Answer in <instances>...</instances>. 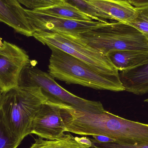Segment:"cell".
Here are the masks:
<instances>
[{
    "label": "cell",
    "mask_w": 148,
    "mask_h": 148,
    "mask_svg": "<svg viewBox=\"0 0 148 148\" xmlns=\"http://www.w3.org/2000/svg\"><path fill=\"white\" fill-rule=\"evenodd\" d=\"M144 101H145V102L148 103V98H147V99H146Z\"/></svg>",
    "instance_id": "26"
},
{
    "label": "cell",
    "mask_w": 148,
    "mask_h": 148,
    "mask_svg": "<svg viewBox=\"0 0 148 148\" xmlns=\"http://www.w3.org/2000/svg\"><path fill=\"white\" fill-rule=\"evenodd\" d=\"M121 72L135 69L148 64V52L138 50H114L107 54Z\"/></svg>",
    "instance_id": "12"
},
{
    "label": "cell",
    "mask_w": 148,
    "mask_h": 148,
    "mask_svg": "<svg viewBox=\"0 0 148 148\" xmlns=\"http://www.w3.org/2000/svg\"><path fill=\"white\" fill-rule=\"evenodd\" d=\"M51 50L48 73L68 84H79L101 90H125L119 75L100 73L86 63L62 50L49 45Z\"/></svg>",
    "instance_id": "2"
},
{
    "label": "cell",
    "mask_w": 148,
    "mask_h": 148,
    "mask_svg": "<svg viewBox=\"0 0 148 148\" xmlns=\"http://www.w3.org/2000/svg\"><path fill=\"white\" fill-rule=\"evenodd\" d=\"M21 4L25 6L28 9L34 10L57 4L54 0H17Z\"/></svg>",
    "instance_id": "19"
},
{
    "label": "cell",
    "mask_w": 148,
    "mask_h": 148,
    "mask_svg": "<svg viewBox=\"0 0 148 148\" xmlns=\"http://www.w3.org/2000/svg\"><path fill=\"white\" fill-rule=\"evenodd\" d=\"M76 140L77 142L87 147L90 148L92 147V142L90 139L88 137L83 136L82 137H75Z\"/></svg>",
    "instance_id": "20"
},
{
    "label": "cell",
    "mask_w": 148,
    "mask_h": 148,
    "mask_svg": "<svg viewBox=\"0 0 148 148\" xmlns=\"http://www.w3.org/2000/svg\"><path fill=\"white\" fill-rule=\"evenodd\" d=\"M97 10L109 16L112 20L128 23L137 16L136 8L128 1L120 0H84Z\"/></svg>",
    "instance_id": "11"
},
{
    "label": "cell",
    "mask_w": 148,
    "mask_h": 148,
    "mask_svg": "<svg viewBox=\"0 0 148 148\" xmlns=\"http://www.w3.org/2000/svg\"><path fill=\"white\" fill-rule=\"evenodd\" d=\"M33 10L40 14L63 19L99 21L95 17L84 12L68 2L60 3L52 6L39 8Z\"/></svg>",
    "instance_id": "13"
},
{
    "label": "cell",
    "mask_w": 148,
    "mask_h": 148,
    "mask_svg": "<svg viewBox=\"0 0 148 148\" xmlns=\"http://www.w3.org/2000/svg\"><path fill=\"white\" fill-rule=\"evenodd\" d=\"M79 35L87 44L105 55L114 50L148 52V39L137 29L123 23L108 22Z\"/></svg>",
    "instance_id": "4"
},
{
    "label": "cell",
    "mask_w": 148,
    "mask_h": 148,
    "mask_svg": "<svg viewBox=\"0 0 148 148\" xmlns=\"http://www.w3.org/2000/svg\"><path fill=\"white\" fill-rule=\"evenodd\" d=\"M2 92L0 90V101H1V97Z\"/></svg>",
    "instance_id": "25"
},
{
    "label": "cell",
    "mask_w": 148,
    "mask_h": 148,
    "mask_svg": "<svg viewBox=\"0 0 148 148\" xmlns=\"http://www.w3.org/2000/svg\"><path fill=\"white\" fill-rule=\"evenodd\" d=\"M61 110L60 102L49 99L44 103L33 119L31 134L51 140L62 138L66 128Z\"/></svg>",
    "instance_id": "8"
},
{
    "label": "cell",
    "mask_w": 148,
    "mask_h": 148,
    "mask_svg": "<svg viewBox=\"0 0 148 148\" xmlns=\"http://www.w3.org/2000/svg\"><path fill=\"white\" fill-rule=\"evenodd\" d=\"M21 142L9 129L0 110V148H17Z\"/></svg>",
    "instance_id": "15"
},
{
    "label": "cell",
    "mask_w": 148,
    "mask_h": 148,
    "mask_svg": "<svg viewBox=\"0 0 148 148\" xmlns=\"http://www.w3.org/2000/svg\"><path fill=\"white\" fill-rule=\"evenodd\" d=\"M25 9L17 0H0V21L21 34L33 36Z\"/></svg>",
    "instance_id": "10"
},
{
    "label": "cell",
    "mask_w": 148,
    "mask_h": 148,
    "mask_svg": "<svg viewBox=\"0 0 148 148\" xmlns=\"http://www.w3.org/2000/svg\"><path fill=\"white\" fill-rule=\"evenodd\" d=\"M30 63L29 57L22 49L4 41L0 48V90L2 93L19 85L23 69Z\"/></svg>",
    "instance_id": "7"
},
{
    "label": "cell",
    "mask_w": 148,
    "mask_h": 148,
    "mask_svg": "<svg viewBox=\"0 0 148 148\" xmlns=\"http://www.w3.org/2000/svg\"><path fill=\"white\" fill-rule=\"evenodd\" d=\"M54 1H56V2L58 3L62 2H67L66 0H54Z\"/></svg>",
    "instance_id": "23"
},
{
    "label": "cell",
    "mask_w": 148,
    "mask_h": 148,
    "mask_svg": "<svg viewBox=\"0 0 148 148\" xmlns=\"http://www.w3.org/2000/svg\"><path fill=\"white\" fill-rule=\"evenodd\" d=\"M3 45V42L2 41L1 39L0 38V48L2 47Z\"/></svg>",
    "instance_id": "24"
},
{
    "label": "cell",
    "mask_w": 148,
    "mask_h": 148,
    "mask_svg": "<svg viewBox=\"0 0 148 148\" xmlns=\"http://www.w3.org/2000/svg\"><path fill=\"white\" fill-rule=\"evenodd\" d=\"M90 139L92 142V147L90 148H148V142L139 145H128L115 142L102 143L97 141L95 139Z\"/></svg>",
    "instance_id": "18"
},
{
    "label": "cell",
    "mask_w": 148,
    "mask_h": 148,
    "mask_svg": "<svg viewBox=\"0 0 148 148\" xmlns=\"http://www.w3.org/2000/svg\"><path fill=\"white\" fill-rule=\"evenodd\" d=\"M94 139L98 142L102 143H108L114 142H115L114 140L109 137L103 136H93Z\"/></svg>",
    "instance_id": "21"
},
{
    "label": "cell",
    "mask_w": 148,
    "mask_h": 148,
    "mask_svg": "<svg viewBox=\"0 0 148 148\" xmlns=\"http://www.w3.org/2000/svg\"><path fill=\"white\" fill-rule=\"evenodd\" d=\"M49 99L40 87L20 86L2 93L0 110L12 134L21 141L31 134L33 119Z\"/></svg>",
    "instance_id": "3"
},
{
    "label": "cell",
    "mask_w": 148,
    "mask_h": 148,
    "mask_svg": "<svg viewBox=\"0 0 148 148\" xmlns=\"http://www.w3.org/2000/svg\"><path fill=\"white\" fill-rule=\"evenodd\" d=\"M136 8L137 16L128 24L137 29L148 39V6Z\"/></svg>",
    "instance_id": "17"
},
{
    "label": "cell",
    "mask_w": 148,
    "mask_h": 148,
    "mask_svg": "<svg viewBox=\"0 0 148 148\" xmlns=\"http://www.w3.org/2000/svg\"><path fill=\"white\" fill-rule=\"evenodd\" d=\"M60 104L66 132L81 136H103L128 145L142 144L147 140V124L124 119L106 110L93 114Z\"/></svg>",
    "instance_id": "1"
},
{
    "label": "cell",
    "mask_w": 148,
    "mask_h": 148,
    "mask_svg": "<svg viewBox=\"0 0 148 148\" xmlns=\"http://www.w3.org/2000/svg\"><path fill=\"white\" fill-rule=\"evenodd\" d=\"M25 11L27 20L33 32L47 31L80 34L105 23L95 21H76L54 17L28 9H25Z\"/></svg>",
    "instance_id": "9"
},
{
    "label": "cell",
    "mask_w": 148,
    "mask_h": 148,
    "mask_svg": "<svg viewBox=\"0 0 148 148\" xmlns=\"http://www.w3.org/2000/svg\"><path fill=\"white\" fill-rule=\"evenodd\" d=\"M29 148H89L79 143L71 134H66L59 140H44L39 137Z\"/></svg>",
    "instance_id": "14"
},
{
    "label": "cell",
    "mask_w": 148,
    "mask_h": 148,
    "mask_svg": "<svg viewBox=\"0 0 148 148\" xmlns=\"http://www.w3.org/2000/svg\"><path fill=\"white\" fill-rule=\"evenodd\" d=\"M120 1H128V0H120Z\"/></svg>",
    "instance_id": "27"
},
{
    "label": "cell",
    "mask_w": 148,
    "mask_h": 148,
    "mask_svg": "<svg viewBox=\"0 0 148 148\" xmlns=\"http://www.w3.org/2000/svg\"><path fill=\"white\" fill-rule=\"evenodd\" d=\"M130 3L136 8L148 6V0H131Z\"/></svg>",
    "instance_id": "22"
},
{
    "label": "cell",
    "mask_w": 148,
    "mask_h": 148,
    "mask_svg": "<svg viewBox=\"0 0 148 148\" xmlns=\"http://www.w3.org/2000/svg\"><path fill=\"white\" fill-rule=\"evenodd\" d=\"M33 36L43 45L54 46L75 57L100 73L119 75L108 56L91 47L79 34L62 32L35 31Z\"/></svg>",
    "instance_id": "5"
},
{
    "label": "cell",
    "mask_w": 148,
    "mask_h": 148,
    "mask_svg": "<svg viewBox=\"0 0 148 148\" xmlns=\"http://www.w3.org/2000/svg\"><path fill=\"white\" fill-rule=\"evenodd\" d=\"M66 1L67 2L77 7L84 12L95 17L101 22H107V20H112L109 16L90 5L84 0H66Z\"/></svg>",
    "instance_id": "16"
},
{
    "label": "cell",
    "mask_w": 148,
    "mask_h": 148,
    "mask_svg": "<svg viewBox=\"0 0 148 148\" xmlns=\"http://www.w3.org/2000/svg\"><path fill=\"white\" fill-rule=\"evenodd\" d=\"M18 86L40 87L49 100L65 103L81 111L101 114L106 110L101 102L86 100L72 94L60 86L49 73L32 66L30 62L22 72Z\"/></svg>",
    "instance_id": "6"
}]
</instances>
